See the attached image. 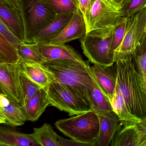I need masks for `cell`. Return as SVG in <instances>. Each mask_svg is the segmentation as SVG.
Wrapping results in <instances>:
<instances>
[{
	"label": "cell",
	"instance_id": "3",
	"mask_svg": "<svg viewBox=\"0 0 146 146\" xmlns=\"http://www.w3.org/2000/svg\"><path fill=\"white\" fill-rule=\"evenodd\" d=\"M52 74L54 81L82 89L89 93L94 83L95 76L91 71L90 61L46 60L42 63Z\"/></svg>",
	"mask_w": 146,
	"mask_h": 146
},
{
	"label": "cell",
	"instance_id": "15",
	"mask_svg": "<svg viewBox=\"0 0 146 146\" xmlns=\"http://www.w3.org/2000/svg\"><path fill=\"white\" fill-rule=\"evenodd\" d=\"M90 69L103 89L111 100L117 84L116 66H101L94 64Z\"/></svg>",
	"mask_w": 146,
	"mask_h": 146
},
{
	"label": "cell",
	"instance_id": "21",
	"mask_svg": "<svg viewBox=\"0 0 146 146\" xmlns=\"http://www.w3.org/2000/svg\"><path fill=\"white\" fill-rule=\"evenodd\" d=\"M90 96L92 104V111L96 113H106L113 111L108 96L95 76Z\"/></svg>",
	"mask_w": 146,
	"mask_h": 146
},
{
	"label": "cell",
	"instance_id": "29",
	"mask_svg": "<svg viewBox=\"0 0 146 146\" xmlns=\"http://www.w3.org/2000/svg\"><path fill=\"white\" fill-rule=\"evenodd\" d=\"M127 18L121 17L116 23L113 35L112 48L115 51L121 45L125 33Z\"/></svg>",
	"mask_w": 146,
	"mask_h": 146
},
{
	"label": "cell",
	"instance_id": "34",
	"mask_svg": "<svg viewBox=\"0 0 146 146\" xmlns=\"http://www.w3.org/2000/svg\"><path fill=\"white\" fill-rule=\"evenodd\" d=\"M113 6L117 10L120 11L126 0H111Z\"/></svg>",
	"mask_w": 146,
	"mask_h": 146
},
{
	"label": "cell",
	"instance_id": "23",
	"mask_svg": "<svg viewBox=\"0 0 146 146\" xmlns=\"http://www.w3.org/2000/svg\"><path fill=\"white\" fill-rule=\"evenodd\" d=\"M32 135L39 146H60L58 135L49 124L45 123L40 128H34Z\"/></svg>",
	"mask_w": 146,
	"mask_h": 146
},
{
	"label": "cell",
	"instance_id": "16",
	"mask_svg": "<svg viewBox=\"0 0 146 146\" xmlns=\"http://www.w3.org/2000/svg\"><path fill=\"white\" fill-rule=\"evenodd\" d=\"M74 13L57 14L53 21L34 38L35 43H50L60 35L72 18Z\"/></svg>",
	"mask_w": 146,
	"mask_h": 146
},
{
	"label": "cell",
	"instance_id": "4",
	"mask_svg": "<svg viewBox=\"0 0 146 146\" xmlns=\"http://www.w3.org/2000/svg\"><path fill=\"white\" fill-rule=\"evenodd\" d=\"M54 125L66 136L87 146H95L100 132L99 117L92 111L59 119Z\"/></svg>",
	"mask_w": 146,
	"mask_h": 146
},
{
	"label": "cell",
	"instance_id": "32",
	"mask_svg": "<svg viewBox=\"0 0 146 146\" xmlns=\"http://www.w3.org/2000/svg\"><path fill=\"white\" fill-rule=\"evenodd\" d=\"M58 140L59 142L60 146H87L86 144L82 143L77 141L75 140L72 139H65L63 137L58 136Z\"/></svg>",
	"mask_w": 146,
	"mask_h": 146
},
{
	"label": "cell",
	"instance_id": "8",
	"mask_svg": "<svg viewBox=\"0 0 146 146\" xmlns=\"http://www.w3.org/2000/svg\"><path fill=\"white\" fill-rule=\"evenodd\" d=\"M121 17V11L114 7L111 0H94L90 11L87 33L113 26Z\"/></svg>",
	"mask_w": 146,
	"mask_h": 146
},
{
	"label": "cell",
	"instance_id": "5",
	"mask_svg": "<svg viewBox=\"0 0 146 146\" xmlns=\"http://www.w3.org/2000/svg\"><path fill=\"white\" fill-rule=\"evenodd\" d=\"M115 25L92 31L80 39L84 54L90 62L101 66L113 65L115 63L112 48Z\"/></svg>",
	"mask_w": 146,
	"mask_h": 146
},
{
	"label": "cell",
	"instance_id": "11",
	"mask_svg": "<svg viewBox=\"0 0 146 146\" xmlns=\"http://www.w3.org/2000/svg\"><path fill=\"white\" fill-rule=\"evenodd\" d=\"M19 63L16 64H0V88L19 104L22 93L19 79Z\"/></svg>",
	"mask_w": 146,
	"mask_h": 146
},
{
	"label": "cell",
	"instance_id": "14",
	"mask_svg": "<svg viewBox=\"0 0 146 146\" xmlns=\"http://www.w3.org/2000/svg\"><path fill=\"white\" fill-rule=\"evenodd\" d=\"M87 34V27L82 14L79 8L64 30L50 43L65 44L74 40L81 39Z\"/></svg>",
	"mask_w": 146,
	"mask_h": 146
},
{
	"label": "cell",
	"instance_id": "20",
	"mask_svg": "<svg viewBox=\"0 0 146 146\" xmlns=\"http://www.w3.org/2000/svg\"><path fill=\"white\" fill-rule=\"evenodd\" d=\"M0 145L39 146L32 134H24L5 127H0Z\"/></svg>",
	"mask_w": 146,
	"mask_h": 146
},
{
	"label": "cell",
	"instance_id": "31",
	"mask_svg": "<svg viewBox=\"0 0 146 146\" xmlns=\"http://www.w3.org/2000/svg\"><path fill=\"white\" fill-rule=\"evenodd\" d=\"M94 0H78V7L84 18L86 27L88 22L90 11Z\"/></svg>",
	"mask_w": 146,
	"mask_h": 146
},
{
	"label": "cell",
	"instance_id": "35",
	"mask_svg": "<svg viewBox=\"0 0 146 146\" xmlns=\"http://www.w3.org/2000/svg\"><path fill=\"white\" fill-rule=\"evenodd\" d=\"M145 32L146 33V27H145Z\"/></svg>",
	"mask_w": 146,
	"mask_h": 146
},
{
	"label": "cell",
	"instance_id": "26",
	"mask_svg": "<svg viewBox=\"0 0 146 146\" xmlns=\"http://www.w3.org/2000/svg\"><path fill=\"white\" fill-rule=\"evenodd\" d=\"M56 15L74 13L78 7V0H40Z\"/></svg>",
	"mask_w": 146,
	"mask_h": 146
},
{
	"label": "cell",
	"instance_id": "30",
	"mask_svg": "<svg viewBox=\"0 0 146 146\" xmlns=\"http://www.w3.org/2000/svg\"><path fill=\"white\" fill-rule=\"evenodd\" d=\"M0 34L3 36L6 39L11 43L17 46L24 43L17 37L5 23L0 20Z\"/></svg>",
	"mask_w": 146,
	"mask_h": 146
},
{
	"label": "cell",
	"instance_id": "33",
	"mask_svg": "<svg viewBox=\"0 0 146 146\" xmlns=\"http://www.w3.org/2000/svg\"><path fill=\"white\" fill-rule=\"evenodd\" d=\"M13 9L19 10V0H1Z\"/></svg>",
	"mask_w": 146,
	"mask_h": 146
},
{
	"label": "cell",
	"instance_id": "9",
	"mask_svg": "<svg viewBox=\"0 0 146 146\" xmlns=\"http://www.w3.org/2000/svg\"><path fill=\"white\" fill-rule=\"evenodd\" d=\"M113 136L111 146H146V122L122 123Z\"/></svg>",
	"mask_w": 146,
	"mask_h": 146
},
{
	"label": "cell",
	"instance_id": "12",
	"mask_svg": "<svg viewBox=\"0 0 146 146\" xmlns=\"http://www.w3.org/2000/svg\"><path fill=\"white\" fill-rule=\"evenodd\" d=\"M38 43L40 52L45 61H84L81 55L70 46L65 44H54L51 43Z\"/></svg>",
	"mask_w": 146,
	"mask_h": 146
},
{
	"label": "cell",
	"instance_id": "22",
	"mask_svg": "<svg viewBox=\"0 0 146 146\" xmlns=\"http://www.w3.org/2000/svg\"><path fill=\"white\" fill-rule=\"evenodd\" d=\"M110 101L113 110L118 115L122 123H137L142 121L131 113L123 96L117 86Z\"/></svg>",
	"mask_w": 146,
	"mask_h": 146
},
{
	"label": "cell",
	"instance_id": "6",
	"mask_svg": "<svg viewBox=\"0 0 146 146\" xmlns=\"http://www.w3.org/2000/svg\"><path fill=\"white\" fill-rule=\"evenodd\" d=\"M25 34V42L34 43L36 35L49 25L56 14L40 0H19Z\"/></svg>",
	"mask_w": 146,
	"mask_h": 146
},
{
	"label": "cell",
	"instance_id": "24",
	"mask_svg": "<svg viewBox=\"0 0 146 146\" xmlns=\"http://www.w3.org/2000/svg\"><path fill=\"white\" fill-rule=\"evenodd\" d=\"M20 61L17 47L0 34V64H16Z\"/></svg>",
	"mask_w": 146,
	"mask_h": 146
},
{
	"label": "cell",
	"instance_id": "25",
	"mask_svg": "<svg viewBox=\"0 0 146 146\" xmlns=\"http://www.w3.org/2000/svg\"><path fill=\"white\" fill-rule=\"evenodd\" d=\"M21 61L42 64L45 60L39 50L38 43H24L16 46Z\"/></svg>",
	"mask_w": 146,
	"mask_h": 146
},
{
	"label": "cell",
	"instance_id": "27",
	"mask_svg": "<svg viewBox=\"0 0 146 146\" xmlns=\"http://www.w3.org/2000/svg\"><path fill=\"white\" fill-rule=\"evenodd\" d=\"M19 79L22 93V100L20 104L23 106L42 87L29 78L20 69Z\"/></svg>",
	"mask_w": 146,
	"mask_h": 146
},
{
	"label": "cell",
	"instance_id": "10",
	"mask_svg": "<svg viewBox=\"0 0 146 146\" xmlns=\"http://www.w3.org/2000/svg\"><path fill=\"white\" fill-rule=\"evenodd\" d=\"M29 121L23 106L0 88V123L12 127L22 126Z\"/></svg>",
	"mask_w": 146,
	"mask_h": 146
},
{
	"label": "cell",
	"instance_id": "19",
	"mask_svg": "<svg viewBox=\"0 0 146 146\" xmlns=\"http://www.w3.org/2000/svg\"><path fill=\"white\" fill-rule=\"evenodd\" d=\"M20 70L29 78L42 87L46 88L54 79L44 66L40 63L20 61Z\"/></svg>",
	"mask_w": 146,
	"mask_h": 146
},
{
	"label": "cell",
	"instance_id": "18",
	"mask_svg": "<svg viewBox=\"0 0 146 146\" xmlns=\"http://www.w3.org/2000/svg\"><path fill=\"white\" fill-rule=\"evenodd\" d=\"M50 105L47 92L45 88H42L23 106L29 121L35 122L39 119Z\"/></svg>",
	"mask_w": 146,
	"mask_h": 146
},
{
	"label": "cell",
	"instance_id": "28",
	"mask_svg": "<svg viewBox=\"0 0 146 146\" xmlns=\"http://www.w3.org/2000/svg\"><path fill=\"white\" fill-rule=\"evenodd\" d=\"M146 8V0H126L120 11L122 17L129 18Z\"/></svg>",
	"mask_w": 146,
	"mask_h": 146
},
{
	"label": "cell",
	"instance_id": "17",
	"mask_svg": "<svg viewBox=\"0 0 146 146\" xmlns=\"http://www.w3.org/2000/svg\"><path fill=\"white\" fill-rule=\"evenodd\" d=\"M0 20L25 42L24 28L19 9H13L4 1L0 0Z\"/></svg>",
	"mask_w": 146,
	"mask_h": 146
},
{
	"label": "cell",
	"instance_id": "7",
	"mask_svg": "<svg viewBox=\"0 0 146 146\" xmlns=\"http://www.w3.org/2000/svg\"><path fill=\"white\" fill-rule=\"evenodd\" d=\"M146 8L128 18L125 33L121 45L114 51V62L133 56L145 34Z\"/></svg>",
	"mask_w": 146,
	"mask_h": 146
},
{
	"label": "cell",
	"instance_id": "1",
	"mask_svg": "<svg viewBox=\"0 0 146 146\" xmlns=\"http://www.w3.org/2000/svg\"><path fill=\"white\" fill-rule=\"evenodd\" d=\"M133 56L115 62L117 87L121 91L131 113L146 122V92L136 69Z\"/></svg>",
	"mask_w": 146,
	"mask_h": 146
},
{
	"label": "cell",
	"instance_id": "2",
	"mask_svg": "<svg viewBox=\"0 0 146 146\" xmlns=\"http://www.w3.org/2000/svg\"><path fill=\"white\" fill-rule=\"evenodd\" d=\"M51 106L69 113L78 115L92 111L89 91L54 81L45 88Z\"/></svg>",
	"mask_w": 146,
	"mask_h": 146
},
{
	"label": "cell",
	"instance_id": "13",
	"mask_svg": "<svg viewBox=\"0 0 146 146\" xmlns=\"http://www.w3.org/2000/svg\"><path fill=\"white\" fill-rule=\"evenodd\" d=\"M100 132L95 146H108L115 133L122 127V121L113 111L97 114Z\"/></svg>",
	"mask_w": 146,
	"mask_h": 146
}]
</instances>
